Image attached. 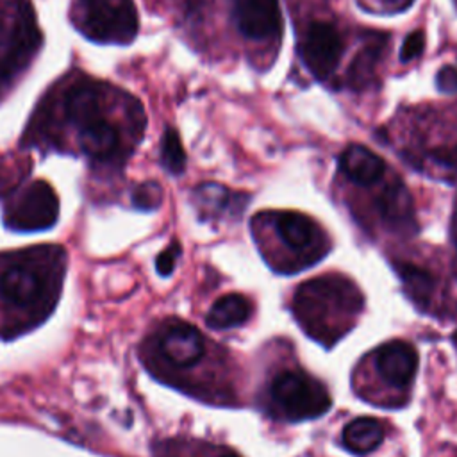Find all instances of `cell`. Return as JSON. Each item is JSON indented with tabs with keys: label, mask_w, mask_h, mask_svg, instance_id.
<instances>
[{
	"label": "cell",
	"mask_w": 457,
	"mask_h": 457,
	"mask_svg": "<svg viewBox=\"0 0 457 457\" xmlns=\"http://www.w3.org/2000/svg\"><path fill=\"white\" fill-rule=\"evenodd\" d=\"M66 253L36 246L0 257V336L16 337L45 321L61 295Z\"/></svg>",
	"instance_id": "cell-1"
},
{
	"label": "cell",
	"mask_w": 457,
	"mask_h": 457,
	"mask_svg": "<svg viewBox=\"0 0 457 457\" xmlns=\"http://www.w3.org/2000/svg\"><path fill=\"white\" fill-rule=\"evenodd\" d=\"M362 311V295L343 275H321L298 286L293 314L305 334L327 348L332 346Z\"/></svg>",
	"instance_id": "cell-2"
},
{
	"label": "cell",
	"mask_w": 457,
	"mask_h": 457,
	"mask_svg": "<svg viewBox=\"0 0 457 457\" xmlns=\"http://www.w3.org/2000/svg\"><path fill=\"white\" fill-rule=\"evenodd\" d=\"M64 114L77 130L80 150L95 161H112L121 150L118 127L105 116L100 84L84 80L73 84L64 98Z\"/></svg>",
	"instance_id": "cell-3"
},
{
	"label": "cell",
	"mask_w": 457,
	"mask_h": 457,
	"mask_svg": "<svg viewBox=\"0 0 457 457\" xmlns=\"http://www.w3.org/2000/svg\"><path fill=\"white\" fill-rule=\"evenodd\" d=\"M253 227L273 232L287 248L278 268L284 273L312 266L328 250V239L321 227L296 211H270L253 218Z\"/></svg>",
	"instance_id": "cell-4"
},
{
	"label": "cell",
	"mask_w": 457,
	"mask_h": 457,
	"mask_svg": "<svg viewBox=\"0 0 457 457\" xmlns=\"http://www.w3.org/2000/svg\"><path fill=\"white\" fill-rule=\"evenodd\" d=\"M207 343L198 328L186 321H166L146 343L148 368L171 377L196 366L205 357Z\"/></svg>",
	"instance_id": "cell-5"
},
{
	"label": "cell",
	"mask_w": 457,
	"mask_h": 457,
	"mask_svg": "<svg viewBox=\"0 0 457 457\" xmlns=\"http://www.w3.org/2000/svg\"><path fill=\"white\" fill-rule=\"evenodd\" d=\"M73 21L96 43L127 45L137 34V11L132 0H77Z\"/></svg>",
	"instance_id": "cell-6"
},
{
	"label": "cell",
	"mask_w": 457,
	"mask_h": 457,
	"mask_svg": "<svg viewBox=\"0 0 457 457\" xmlns=\"http://www.w3.org/2000/svg\"><path fill=\"white\" fill-rule=\"evenodd\" d=\"M270 402L277 416L291 421L312 420L330 409L327 387L302 370H284L270 384Z\"/></svg>",
	"instance_id": "cell-7"
},
{
	"label": "cell",
	"mask_w": 457,
	"mask_h": 457,
	"mask_svg": "<svg viewBox=\"0 0 457 457\" xmlns=\"http://www.w3.org/2000/svg\"><path fill=\"white\" fill-rule=\"evenodd\" d=\"M59 216V200L45 180L30 182L4 209V225L14 232H37L50 228Z\"/></svg>",
	"instance_id": "cell-8"
},
{
	"label": "cell",
	"mask_w": 457,
	"mask_h": 457,
	"mask_svg": "<svg viewBox=\"0 0 457 457\" xmlns=\"http://www.w3.org/2000/svg\"><path fill=\"white\" fill-rule=\"evenodd\" d=\"M343 39L337 29L328 21H312L300 43V57L307 70L318 80L328 79L339 64Z\"/></svg>",
	"instance_id": "cell-9"
},
{
	"label": "cell",
	"mask_w": 457,
	"mask_h": 457,
	"mask_svg": "<svg viewBox=\"0 0 457 457\" xmlns=\"http://www.w3.org/2000/svg\"><path fill=\"white\" fill-rule=\"evenodd\" d=\"M377 375L398 393H405L418 370V353L412 345L395 339L380 345L371 353Z\"/></svg>",
	"instance_id": "cell-10"
},
{
	"label": "cell",
	"mask_w": 457,
	"mask_h": 457,
	"mask_svg": "<svg viewBox=\"0 0 457 457\" xmlns=\"http://www.w3.org/2000/svg\"><path fill=\"white\" fill-rule=\"evenodd\" d=\"M232 18L248 39H273L282 32L278 0H230Z\"/></svg>",
	"instance_id": "cell-11"
},
{
	"label": "cell",
	"mask_w": 457,
	"mask_h": 457,
	"mask_svg": "<svg viewBox=\"0 0 457 457\" xmlns=\"http://www.w3.org/2000/svg\"><path fill=\"white\" fill-rule=\"evenodd\" d=\"M39 39L41 34L37 30L30 7L21 5L5 39V54L2 59L4 71H14L16 68L23 66L39 46Z\"/></svg>",
	"instance_id": "cell-12"
},
{
	"label": "cell",
	"mask_w": 457,
	"mask_h": 457,
	"mask_svg": "<svg viewBox=\"0 0 457 457\" xmlns=\"http://www.w3.org/2000/svg\"><path fill=\"white\" fill-rule=\"evenodd\" d=\"M375 209L380 220L393 230L409 232L416 227L411 195L400 180L389 182L382 187L375 200Z\"/></svg>",
	"instance_id": "cell-13"
},
{
	"label": "cell",
	"mask_w": 457,
	"mask_h": 457,
	"mask_svg": "<svg viewBox=\"0 0 457 457\" xmlns=\"http://www.w3.org/2000/svg\"><path fill=\"white\" fill-rule=\"evenodd\" d=\"M339 170L357 186L377 184L386 171L384 161L366 146L350 145L339 155Z\"/></svg>",
	"instance_id": "cell-14"
},
{
	"label": "cell",
	"mask_w": 457,
	"mask_h": 457,
	"mask_svg": "<svg viewBox=\"0 0 457 457\" xmlns=\"http://www.w3.org/2000/svg\"><path fill=\"white\" fill-rule=\"evenodd\" d=\"M387 43V36L380 32L368 34L366 41L361 45L359 52L355 54L350 68H348V86L353 89L366 87L377 71V66L384 55Z\"/></svg>",
	"instance_id": "cell-15"
},
{
	"label": "cell",
	"mask_w": 457,
	"mask_h": 457,
	"mask_svg": "<svg viewBox=\"0 0 457 457\" xmlns=\"http://www.w3.org/2000/svg\"><path fill=\"white\" fill-rule=\"evenodd\" d=\"M250 316V302L237 293L225 295L218 298L209 314H207V325L214 330H225L232 327L243 325Z\"/></svg>",
	"instance_id": "cell-16"
},
{
	"label": "cell",
	"mask_w": 457,
	"mask_h": 457,
	"mask_svg": "<svg viewBox=\"0 0 457 457\" xmlns=\"http://www.w3.org/2000/svg\"><path fill=\"white\" fill-rule=\"evenodd\" d=\"M384 439V425L375 418H355L343 428V443L353 453H368Z\"/></svg>",
	"instance_id": "cell-17"
},
{
	"label": "cell",
	"mask_w": 457,
	"mask_h": 457,
	"mask_svg": "<svg viewBox=\"0 0 457 457\" xmlns=\"http://www.w3.org/2000/svg\"><path fill=\"white\" fill-rule=\"evenodd\" d=\"M396 271L402 278V284H403L409 298L420 309L430 307L432 300H434V293H436L434 277L427 270L418 268L411 262H398Z\"/></svg>",
	"instance_id": "cell-18"
},
{
	"label": "cell",
	"mask_w": 457,
	"mask_h": 457,
	"mask_svg": "<svg viewBox=\"0 0 457 457\" xmlns=\"http://www.w3.org/2000/svg\"><path fill=\"white\" fill-rule=\"evenodd\" d=\"M195 204L205 216H214L225 211L232 200V195L220 184H202L195 189Z\"/></svg>",
	"instance_id": "cell-19"
},
{
	"label": "cell",
	"mask_w": 457,
	"mask_h": 457,
	"mask_svg": "<svg viewBox=\"0 0 457 457\" xmlns=\"http://www.w3.org/2000/svg\"><path fill=\"white\" fill-rule=\"evenodd\" d=\"M161 164L171 175H180L186 168V152L180 136L171 127L164 130L161 139Z\"/></svg>",
	"instance_id": "cell-20"
},
{
	"label": "cell",
	"mask_w": 457,
	"mask_h": 457,
	"mask_svg": "<svg viewBox=\"0 0 457 457\" xmlns=\"http://www.w3.org/2000/svg\"><path fill=\"white\" fill-rule=\"evenodd\" d=\"M162 202V189L157 182L146 180L134 187L132 191V205L141 211H154Z\"/></svg>",
	"instance_id": "cell-21"
},
{
	"label": "cell",
	"mask_w": 457,
	"mask_h": 457,
	"mask_svg": "<svg viewBox=\"0 0 457 457\" xmlns=\"http://www.w3.org/2000/svg\"><path fill=\"white\" fill-rule=\"evenodd\" d=\"M25 173V166L18 162H0V195H7L9 191H12Z\"/></svg>",
	"instance_id": "cell-22"
},
{
	"label": "cell",
	"mask_w": 457,
	"mask_h": 457,
	"mask_svg": "<svg viewBox=\"0 0 457 457\" xmlns=\"http://www.w3.org/2000/svg\"><path fill=\"white\" fill-rule=\"evenodd\" d=\"M423 48H425V34L421 30L411 32L403 39V45L400 48V61L409 62V61L416 59L423 52Z\"/></svg>",
	"instance_id": "cell-23"
},
{
	"label": "cell",
	"mask_w": 457,
	"mask_h": 457,
	"mask_svg": "<svg viewBox=\"0 0 457 457\" xmlns=\"http://www.w3.org/2000/svg\"><path fill=\"white\" fill-rule=\"evenodd\" d=\"M179 255H180V245L177 243V241H173L170 246H166L161 253H159V257H157V271H159V275H162V277H168L173 270H175V262H177V259H179Z\"/></svg>",
	"instance_id": "cell-24"
},
{
	"label": "cell",
	"mask_w": 457,
	"mask_h": 457,
	"mask_svg": "<svg viewBox=\"0 0 457 457\" xmlns=\"http://www.w3.org/2000/svg\"><path fill=\"white\" fill-rule=\"evenodd\" d=\"M436 86L441 93H457V66H441L436 75Z\"/></svg>",
	"instance_id": "cell-25"
},
{
	"label": "cell",
	"mask_w": 457,
	"mask_h": 457,
	"mask_svg": "<svg viewBox=\"0 0 457 457\" xmlns=\"http://www.w3.org/2000/svg\"><path fill=\"white\" fill-rule=\"evenodd\" d=\"M384 12H402L412 5L414 0H375Z\"/></svg>",
	"instance_id": "cell-26"
},
{
	"label": "cell",
	"mask_w": 457,
	"mask_h": 457,
	"mask_svg": "<svg viewBox=\"0 0 457 457\" xmlns=\"http://www.w3.org/2000/svg\"><path fill=\"white\" fill-rule=\"evenodd\" d=\"M441 159H445L448 164H452V166H455L457 168V148H453L452 152H448L445 157H441Z\"/></svg>",
	"instance_id": "cell-27"
},
{
	"label": "cell",
	"mask_w": 457,
	"mask_h": 457,
	"mask_svg": "<svg viewBox=\"0 0 457 457\" xmlns=\"http://www.w3.org/2000/svg\"><path fill=\"white\" fill-rule=\"evenodd\" d=\"M218 457H239L237 453H232V452H223V453H220Z\"/></svg>",
	"instance_id": "cell-28"
}]
</instances>
